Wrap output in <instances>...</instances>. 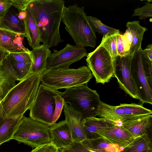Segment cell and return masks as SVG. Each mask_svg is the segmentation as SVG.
Wrapping results in <instances>:
<instances>
[{"label": "cell", "instance_id": "6da1fadb", "mask_svg": "<svg viewBox=\"0 0 152 152\" xmlns=\"http://www.w3.org/2000/svg\"><path fill=\"white\" fill-rule=\"evenodd\" d=\"M64 0H32L27 7L39 28L41 42L50 48L63 42L59 32Z\"/></svg>", "mask_w": 152, "mask_h": 152}, {"label": "cell", "instance_id": "7a4b0ae2", "mask_svg": "<svg viewBox=\"0 0 152 152\" xmlns=\"http://www.w3.org/2000/svg\"><path fill=\"white\" fill-rule=\"evenodd\" d=\"M43 72L30 73L8 92L0 101L2 118L21 116L30 109L36 97Z\"/></svg>", "mask_w": 152, "mask_h": 152}, {"label": "cell", "instance_id": "3957f363", "mask_svg": "<svg viewBox=\"0 0 152 152\" xmlns=\"http://www.w3.org/2000/svg\"><path fill=\"white\" fill-rule=\"evenodd\" d=\"M61 21L76 45L95 48L96 37L90 25L84 7L77 4L64 7Z\"/></svg>", "mask_w": 152, "mask_h": 152}, {"label": "cell", "instance_id": "277c9868", "mask_svg": "<svg viewBox=\"0 0 152 152\" xmlns=\"http://www.w3.org/2000/svg\"><path fill=\"white\" fill-rule=\"evenodd\" d=\"M92 76L88 67L84 65L77 69H46L42 73L41 82L52 89H66L87 83Z\"/></svg>", "mask_w": 152, "mask_h": 152}, {"label": "cell", "instance_id": "5b68a950", "mask_svg": "<svg viewBox=\"0 0 152 152\" xmlns=\"http://www.w3.org/2000/svg\"><path fill=\"white\" fill-rule=\"evenodd\" d=\"M130 69L137 99L152 104V61L140 48L132 55Z\"/></svg>", "mask_w": 152, "mask_h": 152}, {"label": "cell", "instance_id": "8992f818", "mask_svg": "<svg viewBox=\"0 0 152 152\" xmlns=\"http://www.w3.org/2000/svg\"><path fill=\"white\" fill-rule=\"evenodd\" d=\"M61 94L64 102L81 113L83 118L97 115L101 101L97 91L88 87L87 83L66 89Z\"/></svg>", "mask_w": 152, "mask_h": 152}, {"label": "cell", "instance_id": "52a82bcc", "mask_svg": "<svg viewBox=\"0 0 152 152\" xmlns=\"http://www.w3.org/2000/svg\"><path fill=\"white\" fill-rule=\"evenodd\" d=\"M49 126L24 115L19 122L12 139L23 143L33 148L51 142Z\"/></svg>", "mask_w": 152, "mask_h": 152}, {"label": "cell", "instance_id": "ba28073f", "mask_svg": "<svg viewBox=\"0 0 152 152\" xmlns=\"http://www.w3.org/2000/svg\"><path fill=\"white\" fill-rule=\"evenodd\" d=\"M58 91L40 84L35 99L29 109V117L49 126L53 124L55 96Z\"/></svg>", "mask_w": 152, "mask_h": 152}, {"label": "cell", "instance_id": "9c48e42d", "mask_svg": "<svg viewBox=\"0 0 152 152\" xmlns=\"http://www.w3.org/2000/svg\"><path fill=\"white\" fill-rule=\"evenodd\" d=\"M115 59H113L100 44L94 51L88 54L86 59L88 67L96 83L104 84L109 82L113 75Z\"/></svg>", "mask_w": 152, "mask_h": 152}, {"label": "cell", "instance_id": "30bf717a", "mask_svg": "<svg viewBox=\"0 0 152 152\" xmlns=\"http://www.w3.org/2000/svg\"><path fill=\"white\" fill-rule=\"evenodd\" d=\"M152 114L151 110L135 103L121 104L114 106L101 101L97 115L121 126L122 122L143 115Z\"/></svg>", "mask_w": 152, "mask_h": 152}, {"label": "cell", "instance_id": "8fae6325", "mask_svg": "<svg viewBox=\"0 0 152 152\" xmlns=\"http://www.w3.org/2000/svg\"><path fill=\"white\" fill-rule=\"evenodd\" d=\"M87 54L85 47L67 43L63 49L58 51L54 50L50 54L46 69L69 67L72 64L80 61Z\"/></svg>", "mask_w": 152, "mask_h": 152}, {"label": "cell", "instance_id": "7c38bea8", "mask_svg": "<svg viewBox=\"0 0 152 152\" xmlns=\"http://www.w3.org/2000/svg\"><path fill=\"white\" fill-rule=\"evenodd\" d=\"M132 55L118 56L115 61L113 75L119 87L134 99H137L136 87L130 69Z\"/></svg>", "mask_w": 152, "mask_h": 152}, {"label": "cell", "instance_id": "4fadbf2b", "mask_svg": "<svg viewBox=\"0 0 152 152\" xmlns=\"http://www.w3.org/2000/svg\"><path fill=\"white\" fill-rule=\"evenodd\" d=\"M49 130L50 142L58 149L67 148L74 141L69 125L65 120L49 126Z\"/></svg>", "mask_w": 152, "mask_h": 152}, {"label": "cell", "instance_id": "5bb4252c", "mask_svg": "<svg viewBox=\"0 0 152 152\" xmlns=\"http://www.w3.org/2000/svg\"><path fill=\"white\" fill-rule=\"evenodd\" d=\"M96 134L122 148L126 146L135 138L121 126L115 124L102 129L97 131Z\"/></svg>", "mask_w": 152, "mask_h": 152}, {"label": "cell", "instance_id": "9a60e30c", "mask_svg": "<svg viewBox=\"0 0 152 152\" xmlns=\"http://www.w3.org/2000/svg\"><path fill=\"white\" fill-rule=\"evenodd\" d=\"M24 37L0 27V48L9 53L28 51L23 44Z\"/></svg>", "mask_w": 152, "mask_h": 152}, {"label": "cell", "instance_id": "2e32d148", "mask_svg": "<svg viewBox=\"0 0 152 152\" xmlns=\"http://www.w3.org/2000/svg\"><path fill=\"white\" fill-rule=\"evenodd\" d=\"M18 81L11 65L9 53L0 64V101Z\"/></svg>", "mask_w": 152, "mask_h": 152}, {"label": "cell", "instance_id": "e0dca14e", "mask_svg": "<svg viewBox=\"0 0 152 152\" xmlns=\"http://www.w3.org/2000/svg\"><path fill=\"white\" fill-rule=\"evenodd\" d=\"M64 113L65 120L69 125L74 140L81 142L86 139L82 124L83 118L81 114L64 102Z\"/></svg>", "mask_w": 152, "mask_h": 152}, {"label": "cell", "instance_id": "ac0fdd59", "mask_svg": "<svg viewBox=\"0 0 152 152\" xmlns=\"http://www.w3.org/2000/svg\"><path fill=\"white\" fill-rule=\"evenodd\" d=\"M152 114L140 115L122 123L121 126L134 138L140 136L151 126Z\"/></svg>", "mask_w": 152, "mask_h": 152}, {"label": "cell", "instance_id": "d6986e66", "mask_svg": "<svg viewBox=\"0 0 152 152\" xmlns=\"http://www.w3.org/2000/svg\"><path fill=\"white\" fill-rule=\"evenodd\" d=\"M32 58L31 73H36L46 69L48 59L51 51L48 47L43 44H40L32 48L31 51Z\"/></svg>", "mask_w": 152, "mask_h": 152}, {"label": "cell", "instance_id": "ffe728a7", "mask_svg": "<svg viewBox=\"0 0 152 152\" xmlns=\"http://www.w3.org/2000/svg\"><path fill=\"white\" fill-rule=\"evenodd\" d=\"M86 138L91 139L100 137L96 134L98 130L114 125L113 122L105 118L91 117L83 118L82 121Z\"/></svg>", "mask_w": 152, "mask_h": 152}, {"label": "cell", "instance_id": "44dd1931", "mask_svg": "<svg viewBox=\"0 0 152 152\" xmlns=\"http://www.w3.org/2000/svg\"><path fill=\"white\" fill-rule=\"evenodd\" d=\"M26 11V15L24 19L25 37L29 45L33 48L40 45V34L35 18L27 7Z\"/></svg>", "mask_w": 152, "mask_h": 152}, {"label": "cell", "instance_id": "7402d4cb", "mask_svg": "<svg viewBox=\"0 0 152 152\" xmlns=\"http://www.w3.org/2000/svg\"><path fill=\"white\" fill-rule=\"evenodd\" d=\"M0 27L25 37L24 20L20 19L17 13L10 9L0 21Z\"/></svg>", "mask_w": 152, "mask_h": 152}, {"label": "cell", "instance_id": "603a6c76", "mask_svg": "<svg viewBox=\"0 0 152 152\" xmlns=\"http://www.w3.org/2000/svg\"><path fill=\"white\" fill-rule=\"evenodd\" d=\"M93 152H120L123 148L100 137L81 142Z\"/></svg>", "mask_w": 152, "mask_h": 152}, {"label": "cell", "instance_id": "cb8c5ba5", "mask_svg": "<svg viewBox=\"0 0 152 152\" xmlns=\"http://www.w3.org/2000/svg\"><path fill=\"white\" fill-rule=\"evenodd\" d=\"M140 21H129L126 26L129 30L132 37V42L129 54L132 55L141 48L144 34L148 29L140 24Z\"/></svg>", "mask_w": 152, "mask_h": 152}, {"label": "cell", "instance_id": "d4e9b609", "mask_svg": "<svg viewBox=\"0 0 152 152\" xmlns=\"http://www.w3.org/2000/svg\"><path fill=\"white\" fill-rule=\"evenodd\" d=\"M20 117L1 118L0 121V145L12 139L18 127Z\"/></svg>", "mask_w": 152, "mask_h": 152}, {"label": "cell", "instance_id": "484cf974", "mask_svg": "<svg viewBox=\"0 0 152 152\" xmlns=\"http://www.w3.org/2000/svg\"><path fill=\"white\" fill-rule=\"evenodd\" d=\"M151 149H152V143L147 131L135 138L120 152H146Z\"/></svg>", "mask_w": 152, "mask_h": 152}, {"label": "cell", "instance_id": "4316f807", "mask_svg": "<svg viewBox=\"0 0 152 152\" xmlns=\"http://www.w3.org/2000/svg\"><path fill=\"white\" fill-rule=\"evenodd\" d=\"M87 18L89 23L95 33L98 32L104 37L120 33L119 30L105 25L96 17L87 16Z\"/></svg>", "mask_w": 152, "mask_h": 152}, {"label": "cell", "instance_id": "83f0119b", "mask_svg": "<svg viewBox=\"0 0 152 152\" xmlns=\"http://www.w3.org/2000/svg\"><path fill=\"white\" fill-rule=\"evenodd\" d=\"M120 33L103 37L100 44L106 49L114 60L118 56L117 50V37L118 34Z\"/></svg>", "mask_w": 152, "mask_h": 152}, {"label": "cell", "instance_id": "f1b7e54d", "mask_svg": "<svg viewBox=\"0 0 152 152\" xmlns=\"http://www.w3.org/2000/svg\"><path fill=\"white\" fill-rule=\"evenodd\" d=\"M10 59L11 65L19 81L22 80L31 73V63L17 62L10 57Z\"/></svg>", "mask_w": 152, "mask_h": 152}, {"label": "cell", "instance_id": "f546056e", "mask_svg": "<svg viewBox=\"0 0 152 152\" xmlns=\"http://www.w3.org/2000/svg\"><path fill=\"white\" fill-rule=\"evenodd\" d=\"M151 0H148L145 2V5L140 7L137 8L134 11L132 17L138 16L140 20H145L152 16V4Z\"/></svg>", "mask_w": 152, "mask_h": 152}, {"label": "cell", "instance_id": "4dcf8cb0", "mask_svg": "<svg viewBox=\"0 0 152 152\" xmlns=\"http://www.w3.org/2000/svg\"><path fill=\"white\" fill-rule=\"evenodd\" d=\"M61 92L58 91L55 96V106L53 117V124L60 117L62 110L64 106V101Z\"/></svg>", "mask_w": 152, "mask_h": 152}, {"label": "cell", "instance_id": "1f68e13d", "mask_svg": "<svg viewBox=\"0 0 152 152\" xmlns=\"http://www.w3.org/2000/svg\"><path fill=\"white\" fill-rule=\"evenodd\" d=\"M10 58L17 62L31 63V51L18 53H9Z\"/></svg>", "mask_w": 152, "mask_h": 152}, {"label": "cell", "instance_id": "d6a6232c", "mask_svg": "<svg viewBox=\"0 0 152 152\" xmlns=\"http://www.w3.org/2000/svg\"><path fill=\"white\" fill-rule=\"evenodd\" d=\"M59 150L60 152H93L82 142L74 141L67 148Z\"/></svg>", "mask_w": 152, "mask_h": 152}, {"label": "cell", "instance_id": "836d02e7", "mask_svg": "<svg viewBox=\"0 0 152 152\" xmlns=\"http://www.w3.org/2000/svg\"><path fill=\"white\" fill-rule=\"evenodd\" d=\"M58 150L50 142L37 147L30 152H58Z\"/></svg>", "mask_w": 152, "mask_h": 152}, {"label": "cell", "instance_id": "e575fe53", "mask_svg": "<svg viewBox=\"0 0 152 152\" xmlns=\"http://www.w3.org/2000/svg\"><path fill=\"white\" fill-rule=\"evenodd\" d=\"M12 5L11 0H0V21Z\"/></svg>", "mask_w": 152, "mask_h": 152}, {"label": "cell", "instance_id": "d590c367", "mask_svg": "<svg viewBox=\"0 0 152 152\" xmlns=\"http://www.w3.org/2000/svg\"><path fill=\"white\" fill-rule=\"evenodd\" d=\"M123 39L125 50L127 54H129L132 42V37L130 32L127 29L123 34Z\"/></svg>", "mask_w": 152, "mask_h": 152}, {"label": "cell", "instance_id": "8d00e7d4", "mask_svg": "<svg viewBox=\"0 0 152 152\" xmlns=\"http://www.w3.org/2000/svg\"><path fill=\"white\" fill-rule=\"evenodd\" d=\"M117 50L118 56L122 57L127 55L125 50L122 34L119 33L117 35Z\"/></svg>", "mask_w": 152, "mask_h": 152}, {"label": "cell", "instance_id": "74e56055", "mask_svg": "<svg viewBox=\"0 0 152 152\" xmlns=\"http://www.w3.org/2000/svg\"><path fill=\"white\" fill-rule=\"evenodd\" d=\"M12 5L17 8L18 10L24 11L26 9L32 0H11Z\"/></svg>", "mask_w": 152, "mask_h": 152}, {"label": "cell", "instance_id": "f35d334b", "mask_svg": "<svg viewBox=\"0 0 152 152\" xmlns=\"http://www.w3.org/2000/svg\"><path fill=\"white\" fill-rule=\"evenodd\" d=\"M142 51L149 59L152 61V44H151L148 45L144 50H142Z\"/></svg>", "mask_w": 152, "mask_h": 152}, {"label": "cell", "instance_id": "ab89813d", "mask_svg": "<svg viewBox=\"0 0 152 152\" xmlns=\"http://www.w3.org/2000/svg\"><path fill=\"white\" fill-rule=\"evenodd\" d=\"M17 14L18 17L20 19L24 20L26 15V10L24 11L18 10Z\"/></svg>", "mask_w": 152, "mask_h": 152}, {"label": "cell", "instance_id": "60d3db41", "mask_svg": "<svg viewBox=\"0 0 152 152\" xmlns=\"http://www.w3.org/2000/svg\"><path fill=\"white\" fill-rule=\"evenodd\" d=\"M9 53L0 48V64L2 61Z\"/></svg>", "mask_w": 152, "mask_h": 152}, {"label": "cell", "instance_id": "b9f144b4", "mask_svg": "<svg viewBox=\"0 0 152 152\" xmlns=\"http://www.w3.org/2000/svg\"><path fill=\"white\" fill-rule=\"evenodd\" d=\"M1 118V102L0 101V121Z\"/></svg>", "mask_w": 152, "mask_h": 152}, {"label": "cell", "instance_id": "7bdbcfd3", "mask_svg": "<svg viewBox=\"0 0 152 152\" xmlns=\"http://www.w3.org/2000/svg\"><path fill=\"white\" fill-rule=\"evenodd\" d=\"M146 152H152V149H149Z\"/></svg>", "mask_w": 152, "mask_h": 152}, {"label": "cell", "instance_id": "ee69618b", "mask_svg": "<svg viewBox=\"0 0 152 152\" xmlns=\"http://www.w3.org/2000/svg\"><path fill=\"white\" fill-rule=\"evenodd\" d=\"M58 152H60L59 151V150L58 151Z\"/></svg>", "mask_w": 152, "mask_h": 152}]
</instances>
